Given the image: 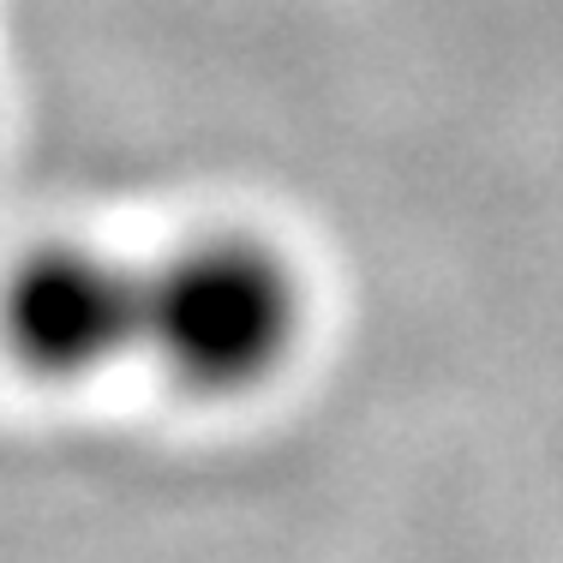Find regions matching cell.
<instances>
[{
    "instance_id": "1",
    "label": "cell",
    "mask_w": 563,
    "mask_h": 563,
    "mask_svg": "<svg viewBox=\"0 0 563 563\" xmlns=\"http://www.w3.org/2000/svg\"><path fill=\"white\" fill-rule=\"evenodd\" d=\"M300 288L271 246L210 234L144 271V354L180 390L240 396L294 354Z\"/></svg>"
},
{
    "instance_id": "2",
    "label": "cell",
    "mask_w": 563,
    "mask_h": 563,
    "mask_svg": "<svg viewBox=\"0 0 563 563\" xmlns=\"http://www.w3.org/2000/svg\"><path fill=\"white\" fill-rule=\"evenodd\" d=\"M0 342L31 378H97L144 354V271L78 240L24 252L0 288Z\"/></svg>"
}]
</instances>
